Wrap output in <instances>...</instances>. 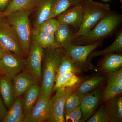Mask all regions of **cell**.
Returning a JSON list of instances; mask_svg holds the SVG:
<instances>
[{
    "mask_svg": "<svg viewBox=\"0 0 122 122\" xmlns=\"http://www.w3.org/2000/svg\"><path fill=\"white\" fill-rule=\"evenodd\" d=\"M81 117V111L80 107L78 106L70 113L65 116V118L66 122L71 121L73 122H79Z\"/></svg>",
    "mask_w": 122,
    "mask_h": 122,
    "instance_id": "32",
    "label": "cell"
},
{
    "mask_svg": "<svg viewBox=\"0 0 122 122\" xmlns=\"http://www.w3.org/2000/svg\"><path fill=\"white\" fill-rule=\"evenodd\" d=\"M78 30L67 24H61L54 34L57 46L65 48L73 43Z\"/></svg>",
    "mask_w": 122,
    "mask_h": 122,
    "instance_id": "14",
    "label": "cell"
},
{
    "mask_svg": "<svg viewBox=\"0 0 122 122\" xmlns=\"http://www.w3.org/2000/svg\"><path fill=\"white\" fill-rule=\"evenodd\" d=\"M7 111L8 110L5 106L0 94V122H3Z\"/></svg>",
    "mask_w": 122,
    "mask_h": 122,
    "instance_id": "33",
    "label": "cell"
},
{
    "mask_svg": "<svg viewBox=\"0 0 122 122\" xmlns=\"http://www.w3.org/2000/svg\"><path fill=\"white\" fill-rule=\"evenodd\" d=\"M1 21V20L0 19V21Z\"/></svg>",
    "mask_w": 122,
    "mask_h": 122,
    "instance_id": "37",
    "label": "cell"
},
{
    "mask_svg": "<svg viewBox=\"0 0 122 122\" xmlns=\"http://www.w3.org/2000/svg\"><path fill=\"white\" fill-rule=\"evenodd\" d=\"M83 0H55L49 18H56L70 7L81 4Z\"/></svg>",
    "mask_w": 122,
    "mask_h": 122,
    "instance_id": "27",
    "label": "cell"
},
{
    "mask_svg": "<svg viewBox=\"0 0 122 122\" xmlns=\"http://www.w3.org/2000/svg\"><path fill=\"white\" fill-rule=\"evenodd\" d=\"M44 55V49L32 38L30 41L28 57L26 60V69L33 74L36 83L41 86Z\"/></svg>",
    "mask_w": 122,
    "mask_h": 122,
    "instance_id": "7",
    "label": "cell"
},
{
    "mask_svg": "<svg viewBox=\"0 0 122 122\" xmlns=\"http://www.w3.org/2000/svg\"><path fill=\"white\" fill-rule=\"evenodd\" d=\"M103 40L93 44L84 46L70 45L63 48L64 53L75 64L83 70L86 71L93 67L88 57L90 54L102 45Z\"/></svg>",
    "mask_w": 122,
    "mask_h": 122,
    "instance_id": "5",
    "label": "cell"
},
{
    "mask_svg": "<svg viewBox=\"0 0 122 122\" xmlns=\"http://www.w3.org/2000/svg\"><path fill=\"white\" fill-rule=\"evenodd\" d=\"M42 65V82L41 93L50 97L55 81L58 66L64 53L62 47L46 49Z\"/></svg>",
    "mask_w": 122,
    "mask_h": 122,
    "instance_id": "2",
    "label": "cell"
},
{
    "mask_svg": "<svg viewBox=\"0 0 122 122\" xmlns=\"http://www.w3.org/2000/svg\"><path fill=\"white\" fill-rule=\"evenodd\" d=\"M107 112L110 117V122H122V97L118 95L105 102Z\"/></svg>",
    "mask_w": 122,
    "mask_h": 122,
    "instance_id": "20",
    "label": "cell"
},
{
    "mask_svg": "<svg viewBox=\"0 0 122 122\" xmlns=\"http://www.w3.org/2000/svg\"><path fill=\"white\" fill-rule=\"evenodd\" d=\"M81 79L72 72L64 73L56 79L52 92L56 91L61 87L75 89L81 82Z\"/></svg>",
    "mask_w": 122,
    "mask_h": 122,
    "instance_id": "22",
    "label": "cell"
},
{
    "mask_svg": "<svg viewBox=\"0 0 122 122\" xmlns=\"http://www.w3.org/2000/svg\"><path fill=\"white\" fill-rule=\"evenodd\" d=\"M55 0H37L34 28H37L49 18Z\"/></svg>",
    "mask_w": 122,
    "mask_h": 122,
    "instance_id": "21",
    "label": "cell"
},
{
    "mask_svg": "<svg viewBox=\"0 0 122 122\" xmlns=\"http://www.w3.org/2000/svg\"><path fill=\"white\" fill-rule=\"evenodd\" d=\"M61 24L57 19L49 18L35 29L41 32L54 34Z\"/></svg>",
    "mask_w": 122,
    "mask_h": 122,
    "instance_id": "29",
    "label": "cell"
},
{
    "mask_svg": "<svg viewBox=\"0 0 122 122\" xmlns=\"http://www.w3.org/2000/svg\"><path fill=\"white\" fill-rule=\"evenodd\" d=\"M51 98L40 93L31 111L24 118V122H49L50 115Z\"/></svg>",
    "mask_w": 122,
    "mask_h": 122,
    "instance_id": "11",
    "label": "cell"
},
{
    "mask_svg": "<svg viewBox=\"0 0 122 122\" xmlns=\"http://www.w3.org/2000/svg\"><path fill=\"white\" fill-rule=\"evenodd\" d=\"M0 47L4 52L13 53L24 58V52L15 34L7 23L0 21Z\"/></svg>",
    "mask_w": 122,
    "mask_h": 122,
    "instance_id": "9",
    "label": "cell"
},
{
    "mask_svg": "<svg viewBox=\"0 0 122 122\" xmlns=\"http://www.w3.org/2000/svg\"><path fill=\"white\" fill-rule=\"evenodd\" d=\"M12 0H0V13L5 11L9 4Z\"/></svg>",
    "mask_w": 122,
    "mask_h": 122,
    "instance_id": "34",
    "label": "cell"
},
{
    "mask_svg": "<svg viewBox=\"0 0 122 122\" xmlns=\"http://www.w3.org/2000/svg\"><path fill=\"white\" fill-rule=\"evenodd\" d=\"M80 103L79 97L74 90L68 96L66 101L64 107V116L70 113L79 106Z\"/></svg>",
    "mask_w": 122,
    "mask_h": 122,
    "instance_id": "30",
    "label": "cell"
},
{
    "mask_svg": "<svg viewBox=\"0 0 122 122\" xmlns=\"http://www.w3.org/2000/svg\"><path fill=\"white\" fill-rule=\"evenodd\" d=\"M103 88L100 86L93 91L79 97V107L82 113L80 122L87 121L93 115L96 107L102 99Z\"/></svg>",
    "mask_w": 122,
    "mask_h": 122,
    "instance_id": "10",
    "label": "cell"
},
{
    "mask_svg": "<svg viewBox=\"0 0 122 122\" xmlns=\"http://www.w3.org/2000/svg\"><path fill=\"white\" fill-rule=\"evenodd\" d=\"M110 117L107 112L105 103H102L98 110L86 121L87 122H110Z\"/></svg>",
    "mask_w": 122,
    "mask_h": 122,
    "instance_id": "31",
    "label": "cell"
},
{
    "mask_svg": "<svg viewBox=\"0 0 122 122\" xmlns=\"http://www.w3.org/2000/svg\"><path fill=\"white\" fill-rule=\"evenodd\" d=\"M122 21V15L112 12L100 20L89 32L77 37L73 44L86 45L103 40L115 33Z\"/></svg>",
    "mask_w": 122,
    "mask_h": 122,
    "instance_id": "1",
    "label": "cell"
},
{
    "mask_svg": "<svg viewBox=\"0 0 122 122\" xmlns=\"http://www.w3.org/2000/svg\"><path fill=\"white\" fill-rule=\"evenodd\" d=\"M0 94L5 106L9 109L16 98L12 79L0 75Z\"/></svg>",
    "mask_w": 122,
    "mask_h": 122,
    "instance_id": "16",
    "label": "cell"
},
{
    "mask_svg": "<svg viewBox=\"0 0 122 122\" xmlns=\"http://www.w3.org/2000/svg\"><path fill=\"white\" fill-rule=\"evenodd\" d=\"M41 86L37 83L31 85L21 96V103L25 117L31 111L41 93Z\"/></svg>",
    "mask_w": 122,
    "mask_h": 122,
    "instance_id": "17",
    "label": "cell"
},
{
    "mask_svg": "<svg viewBox=\"0 0 122 122\" xmlns=\"http://www.w3.org/2000/svg\"><path fill=\"white\" fill-rule=\"evenodd\" d=\"M81 4L84 8V16L76 38L89 32L100 20L112 12L108 4L93 0H83Z\"/></svg>",
    "mask_w": 122,
    "mask_h": 122,
    "instance_id": "4",
    "label": "cell"
},
{
    "mask_svg": "<svg viewBox=\"0 0 122 122\" xmlns=\"http://www.w3.org/2000/svg\"><path fill=\"white\" fill-rule=\"evenodd\" d=\"M122 31L120 30L117 34L113 43L102 50L93 51L88 57L89 61L92 58L99 56H104L115 53L122 52Z\"/></svg>",
    "mask_w": 122,
    "mask_h": 122,
    "instance_id": "24",
    "label": "cell"
},
{
    "mask_svg": "<svg viewBox=\"0 0 122 122\" xmlns=\"http://www.w3.org/2000/svg\"><path fill=\"white\" fill-rule=\"evenodd\" d=\"M32 38L44 49L58 47L55 42L54 34L41 32L34 28L33 30Z\"/></svg>",
    "mask_w": 122,
    "mask_h": 122,
    "instance_id": "26",
    "label": "cell"
},
{
    "mask_svg": "<svg viewBox=\"0 0 122 122\" xmlns=\"http://www.w3.org/2000/svg\"><path fill=\"white\" fill-rule=\"evenodd\" d=\"M26 69V61L24 58L13 53L4 52L0 59V75L11 79Z\"/></svg>",
    "mask_w": 122,
    "mask_h": 122,
    "instance_id": "6",
    "label": "cell"
},
{
    "mask_svg": "<svg viewBox=\"0 0 122 122\" xmlns=\"http://www.w3.org/2000/svg\"><path fill=\"white\" fill-rule=\"evenodd\" d=\"M75 89L63 87L56 91L51 99L50 115L49 122H66L64 107L66 99Z\"/></svg>",
    "mask_w": 122,
    "mask_h": 122,
    "instance_id": "8",
    "label": "cell"
},
{
    "mask_svg": "<svg viewBox=\"0 0 122 122\" xmlns=\"http://www.w3.org/2000/svg\"><path fill=\"white\" fill-rule=\"evenodd\" d=\"M98 64L99 70L107 74L122 68V55L115 53L103 56Z\"/></svg>",
    "mask_w": 122,
    "mask_h": 122,
    "instance_id": "18",
    "label": "cell"
},
{
    "mask_svg": "<svg viewBox=\"0 0 122 122\" xmlns=\"http://www.w3.org/2000/svg\"><path fill=\"white\" fill-rule=\"evenodd\" d=\"M32 9L21 10L8 16L7 23L15 34L24 52L27 55L31 41V29L29 16Z\"/></svg>",
    "mask_w": 122,
    "mask_h": 122,
    "instance_id": "3",
    "label": "cell"
},
{
    "mask_svg": "<svg viewBox=\"0 0 122 122\" xmlns=\"http://www.w3.org/2000/svg\"><path fill=\"white\" fill-rule=\"evenodd\" d=\"M4 53V51L0 47V59L1 58V57H2V55Z\"/></svg>",
    "mask_w": 122,
    "mask_h": 122,
    "instance_id": "35",
    "label": "cell"
},
{
    "mask_svg": "<svg viewBox=\"0 0 122 122\" xmlns=\"http://www.w3.org/2000/svg\"><path fill=\"white\" fill-rule=\"evenodd\" d=\"M83 71L64 52L58 66L55 80L58 76L64 73L72 72L77 74Z\"/></svg>",
    "mask_w": 122,
    "mask_h": 122,
    "instance_id": "25",
    "label": "cell"
},
{
    "mask_svg": "<svg viewBox=\"0 0 122 122\" xmlns=\"http://www.w3.org/2000/svg\"><path fill=\"white\" fill-rule=\"evenodd\" d=\"M37 0H12L4 12L2 17H5L13 12L21 10L32 9L36 5Z\"/></svg>",
    "mask_w": 122,
    "mask_h": 122,
    "instance_id": "28",
    "label": "cell"
},
{
    "mask_svg": "<svg viewBox=\"0 0 122 122\" xmlns=\"http://www.w3.org/2000/svg\"><path fill=\"white\" fill-rule=\"evenodd\" d=\"M25 116L22 109L21 96L17 97L13 105L8 109L3 122H24Z\"/></svg>",
    "mask_w": 122,
    "mask_h": 122,
    "instance_id": "23",
    "label": "cell"
},
{
    "mask_svg": "<svg viewBox=\"0 0 122 122\" xmlns=\"http://www.w3.org/2000/svg\"><path fill=\"white\" fill-rule=\"evenodd\" d=\"M104 0V1H108V0Z\"/></svg>",
    "mask_w": 122,
    "mask_h": 122,
    "instance_id": "36",
    "label": "cell"
},
{
    "mask_svg": "<svg viewBox=\"0 0 122 122\" xmlns=\"http://www.w3.org/2000/svg\"><path fill=\"white\" fill-rule=\"evenodd\" d=\"M106 79L104 75H97L88 79L81 82L74 90L75 93L79 97L93 91L98 87L102 86Z\"/></svg>",
    "mask_w": 122,
    "mask_h": 122,
    "instance_id": "19",
    "label": "cell"
},
{
    "mask_svg": "<svg viewBox=\"0 0 122 122\" xmlns=\"http://www.w3.org/2000/svg\"><path fill=\"white\" fill-rule=\"evenodd\" d=\"M84 14V8L80 4L70 7L56 18L61 24L70 25L78 31L81 25Z\"/></svg>",
    "mask_w": 122,
    "mask_h": 122,
    "instance_id": "12",
    "label": "cell"
},
{
    "mask_svg": "<svg viewBox=\"0 0 122 122\" xmlns=\"http://www.w3.org/2000/svg\"><path fill=\"white\" fill-rule=\"evenodd\" d=\"M107 75V85L103 91L102 102H105L107 100L122 93V68Z\"/></svg>",
    "mask_w": 122,
    "mask_h": 122,
    "instance_id": "13",
    "label": "cell"
},
{
    "mask_svg": "<svg viewBox=\"0 0 122 122\" xmlns=\"http://www.w3.org/2000/svg\"><path fill=\"white\" fill-rule=\"evenodd\" d=\"M15 98L22 96L31 85L37 83L33 75L25 69L13 79Z\"/></svg>",
    "mask_w": 122,
    "mask_h": 122,
    "instance_id": "15",
    "label": "cell"
}]
</instances>
